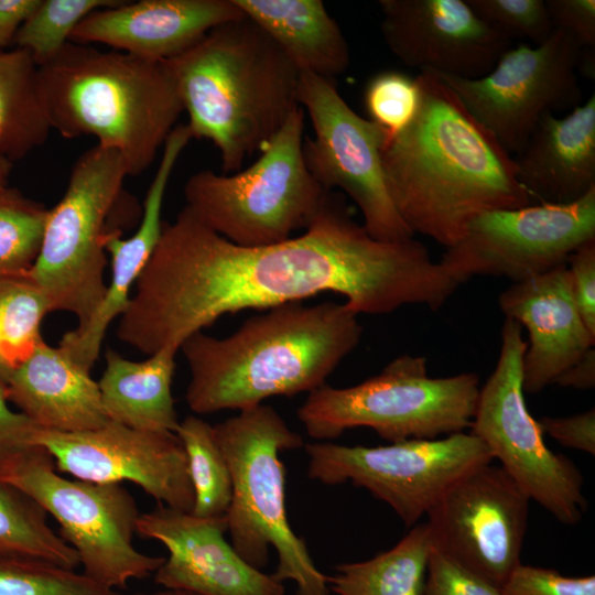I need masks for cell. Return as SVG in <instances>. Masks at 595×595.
<instances>
[{
  "mask_svg": "<svg viewBox=\"0 0 595 595\" xmlns=\"http://www.w3.org/2000/svg\"><path fill=\"white\" fill-rule=\"evenodd\" d=\"M53 131L39 66L24 50L0 53V155L12 163L42 147Z\"/></svg>",
  "mask_w": 595,
  "mask_h": 595,
  "instance_id": "cell-27",
  "label": "cell"
},
{
  "mask_svg": "<svg viewBox=\"0 0 595 595\" xmlns=\"http://www.w3.org/2000/svg\"><path fill=\"white\" fill-rule=\"evenodd\" d=\"M364 102L369 120L381 129L385 140L392 138L410 125L418 111L416 77L398 71L378 73L365 88Z\"/></svg>",
  "mask_w": 595,
  "mask_h": 595,
  "instance_id": "cell-35",
  "label": "cell"
},
{
  "mask_svg": "<svg viewBox=\"0 0 595 595\" xmlns=\"http://www.w3.org/2000/svg\"><path fill=\"white\" fill-rule=\"evenodd\" d=\"M512 158L534 204L583 197L595 187V95L563 117L545 115Z\"/></svg>",
  "mask_w": 595,
  "mask_h": 595,
  "instance_id": "cell-23",
  "label": "cell"
},
{
  "mask_svg": "<svg viewBox=\"0 0 595 595\" xmlns=\"http://www.w3.org/2000/svg\"><path fill=\"white\" fill-rule=\"evenodd\" d=\"M52 313L47 300L29 278L0 277V382L4 386L44 340L42 322Z\"/></svg>",
  "mask_w": 595,
  "mask_h": 595,
  "instance_id": "cell-30",
  "label": "cell"
},
{
  "mask_svg": "<svg viewBox=\"0 0 595 595\" xmlns=\"http://www.w3.org/2000/svg\"><path fill=\"white\" fill-rule=\"evenodd\" d=\"M300 73L334 80L349 66V47L321 0H235Z\"/></svg>",
  "mask_w": 595,
  "mask_h": 595,
  "instance_id": "cell-25",
  "label": "cell"
},
{
  "mask_svg": "<svg viewBox=\"0 0 595 595\" xmlns=\"http://www.w3.org/2000/svg\"><path fill=\"white\" fill-rule=\"evenodd\" d=\"M479 389L474 372L431 378L424 357L402 355L360 383H325L310 392L298 418L316 440L354 428H369L390 443L432 440L470 428Z\"/></svg>",
  "mask_w": 595,
  "mask_h": 595,
  "instance_id": "cell-8",
  "label": "cell"
},
{
  "mask_svg": "<svg viewBox=\"0 0 595 595\" xmlns=\"http://www.w3.org/2000/svg\"><path fill=\"white\" fill-rule=\"evenodd\" d=\"M213 428L231 475L232 496L225 521L236 552L262 570L272 547L278 556L275 580L293 582L295 595H329L327 575L316 567L286 515L285 468L280 455L304 446L302 436L267 404L238 411Z\"/></svg>",
  "mask_w": 595,
  "mask_h": 595,
  "instance_id": "cell-6",
  "label": "cell"
},
{
  "mask_svg": "<svg viewBox=\"0 0 595 595\" xmlns=\"http://www.w3.org/2000/svg\"><path fill=\"white\" fill-rule=\"evenodd\" d=\"M40 0H0V53L8 50Z\"/></svg>",
  "mask_w": 595,
  "mask_h": 595,
  "instance_id": "cell-43",
  "label": "cell"
},
{
  "mask_svg": "<svg viewBox=\"0 0 595 595\" xmlns=\"http://www.w3.org/2000/svg\"><path fill=\"white\" fill-rule=\"evenodd\" d=\"M418 111L383 140L381 160L392 202L411 232L446 249L479 214L534 204L510 155L429 71L416 76Z\"/></svg>",
  "mask_w": 595,
  "mask_h": 595,
  "instance_id": "cell-2",
  "label": "cell"
},
{
  "mask_svg": "<svg viewBox=\"0 0 595 595\" xmlns=\"http://www.w3.org/2000/svg\"><path fill=\"white\" fill-rule=\"evenodd\" d=\"M582 53L569 33L554 29L538 45L510 46L483 77L469 79L429 72L448 86L512 155L522 150L545 115L582 104L576 75Z\"/></svg>",
  "mask_w": 595,
  "mask_h": 595,
  "instance_id": "cell-13",
  "label": "cell"
},
{
  "mask_svg": "<svg viewBox=\"0 0 595 595\" xmlns=\"http://www.w3.org/2000/svg\"><path fill=\"white\" fill-rule=\"evenodd\" d=\"M134 595H199L190 591L176 589V588H163L153 593H137Z\"/></svg>",
  "mask_w": 595,
  "mask_h": 595,
  "instance_id": "cell-46",
  "label": "cell"
},
{
  "mask_svg": "<svg viewBox=\"0 0 595 595\" xmlns=\"http://www.w3.org/2000/svg\"><path fill=\"white\" fill-rule=\"evenodd\" d=\"M0 558L43 561L75 570L76 551L47 523L46 511L30 496L0 483Z\"/></svg>",
  "mask_w": 595,
  "mask_h": 595,
  "instance_id": "cell-29",
  "label": "cell"
},
{
  "mask_svg": "<svg viewBox=\"0 0 595 595\" xmlns=\"http://www.w3.org/2000/svg\"><path fill=\"white\" fill-rule=\"evenodd\" d=\"M500 335L498 360L479 389L469 432L531 500L560 522L574 526L587 507L582 474L566 456L547 446L527 408L522 387L527 343L521 326L505 318Z\"/></svg>",
  "mask_w": 595,
  "mask_h": 595,
  "instance_id": "cell-10",
  "label": "cell"
},
{
  "mask_svg": "<svg viewBox=\"0 0 595 595\" xmlns=\"http://www.w3.org/2000/svg\"><path fill=\"white\" fill-rule=\"evenodd\" d=\"M35 444L52 456L56 469L77 479L128 480L159 504L186 512L193 509L187 457L176 433L141 431L108 420L87 432L39 429Z\"/></svg>",
  "mask_w": 595,
  "mask_h": 595,
  "instance_id": "cell-17",
  "label": "cell"
},
{
  "mask_svg": "<svg viewBox=\"0 0 595 595\" xmlns=\"http://www.w3.org/2000/svg\"><path fill=\"white\" fill-rule=\"evenodd\" d=\"M122 0H40L19 29L14 47L26 51L42 66L53 60L77 25L91 12L116 6Z\"/></svg>",
  "mask_w": 595,
  "mask_h": 595,
  "instance_id": "cell-33",
  "label": "cell"
},
{
  "mask_svg": "<svg viewBox=\"0 0 595 595\" xmlns=\"http://www.w3.org/2000/svg\"><path fill=\"white\" fill-rule=\"evenodd\" d=\"M177 351L166 347L144 360L134 361L108 349L106 367L98 381L107 419L136 430L175 433L180 421L172 381Z\"/></svg>",
  "mask_w": 595,
  "mask_h": 595,
  "instance_id": "cell-26",
  "label": "cell"
},
{
  "mask_svg": "<svg viewBox=\"0 0 595 595\" xmlns=\"http://www.w3.org/2000/svg\"><path fill=\"white\" fill-rule=\"evenodd\" d=\"M432 542L426 523L374 558L340 563L327 576L336 595H423Z\"/></svg>",
  "mask_w": 595,
  "mask_h": 595,
  "instance_id": "cell-28",
  "label": "cell"
},
{
  "mask_svg": "<svg viewBox=\"0 0 595 595\" xmlns=\"http://www.w3.org/2000/svg\"><path fill=\"white\" fill-rule=\"evenodd\" d=\"M501 591L505 595H595V576H564L552 569L521 563Z\"/></svg>",
  "mask_w": 595,
  "mask_h": 595,
  "instance_id": "cell-38",
  "label": "cell"
},
{
  "mask_svg": "<svg viewBox=\"0 0 595 595\" xmlns=\"http://www.w3.org/2000/svg\"><path fill=\"white\" fill-rule=\"evenodd\" d=\"M307 476L327 486L351 483L388 504L413 526L469 470L490 463L487 446L470 432L378 446L332 442L304 445Z\"/></svg>",
  "mask_w": 595,
  "mask_h": 595,
  "instance_id": "cell-12",
  "label": "cell"
},
{
  "mask_svg": "<svg viewBox=\"0 0 595 595\" xmlns=\"http://www.w3.org/2000/svg\"><path fill=\"white\" fill-rule=\"evenodd\" d=\"M13 163L0 155V190L9 186V178L12 172Z\"/></svg>",
  "mask_w": 595,
  "mask_h": 595,
  "instance_id": "cell-45",
  "label": "cell"
},
{
  "mask_svg": "<svg viewBox=\"0 0 595 595\" xmlns=\"http://www.w3.org/2000/svg\"><path fill=\"white\" fill-rule=\"evenodd\" d=\"M0 595H121L83 573L43 561L0 558Z\"/></svg>",
  "mask_w": 595,
  "mask_h": 595,
  "instance_id": "cell-34",
  "label": "cell"
},
{
  "mask_svg": "<svg viewBox=\"0 0 595 595\" xmlns=\"http://www.w3.org/2000/svg\"><path fill=\"white\" fill-rule=\"evenodd\" d=\"M175 433L186 453L194 490L191 513L202 518L225 517L231 501L232 482L213 425L188 415L180 422Z\"/></svg>",
  "mask_w": 595,
  "mask_h": 595,
  "instance_id": "cell-31",
  "label": "cell"
},
{
  "mask_svg": "<svg viewBox=\"0 0 595 595\" xmlns=\"http://www.w3.org/2000/svg\"><path fill=\"white\" fill-rule=\"evenodd\" d=\"M505 318L528 332L522 359L524 393H538L594 347L577 309L566 263L512 283L498 298Z\"/></svg>",
  "mask_w": 595,
  "mask_h": 595,
  "instance_id": "cell-21",
  "label": "cell"
},
{
  "mask_svg": "<svg viewBox=\"0 0 595 595\" xmlns=\"http://www.w3.org/2000/svg\"><path fill=\"white\" fill-rule=\"evenodd\" d=\"M554 29L569 33L582 48H595L594 0H545Z\"/></svg>",
  "mask_w": 595,
  "mask_h": 595,
  "instance_id": "cell-41",
  "label": "cell"
},
{
  "mask_svg": "<svg viewBox=\"0 0 595 595\" xmlns=\"http://www.w3.org/2000/svg\"><path fill=\"white\" fill-rule=\"evenodd\" d=\"M4 388L9 402L40 429L87 432L108 421L90 371L44 340Z\"/></svg>",
  "mask_w": 595,
  "mask_h": 595,
  "instance_id": "cell-24",
  "label": "cell"
},
{
  "mask_svg": "<svg viewBox=\"0 0 595 595\" xmlns=\"http://www.w3.org/2000/svg\"><path fill=\"white\" fill-rule=\"evenodd\" d=\"M530 501L500 465L478 466L428 511L432 548L502 588L521 564Z\"/></svg>",
  "mask_w": 595,
  "mask_h": 595,
  "instance_id": "cell-16",
  "label": "cell"
},
{
  "mask_svg": "<svg viewBox=\"0 0 595 595\" xmlns=\"http://www.w3.org/2000/svg\"><path fill=\"white\" fill-rule=\"evenodd\" d=\"M0 382V483H9L17 470L42 447L35 444L40 429L23 413L13 411Z\"/></svg>",
  "mask_w": 595,
  "mask_h": 595,
  "instance_id": "cell-37",
  "label": "cell"
},
{
  "mask_svg": "<svg viewBox=\"0 0 595 595\" xmlns=\"http://www.w3.org/2000/svg\"><path fill=\"white\" fill-rule=\"evenodd\" d=\"M304 109L299 106L250 166L232 174L202 170L184 186L186 205L212 230L240 246L285 241L306 229L328 192L303 158Z\"/></svg>",
  "mask_w": 595,
  "mask_h": 595,
  "instance_id": "cell-9",
  "label": "cell"
},
{
  "mask_svg": "<svg viewBox=\"0 0 595 595\" xmlns=\"http://www.w3.org/2000/svg\"><path fill=\"white\" fill-rule=\"evenodd\" d=\"M423 595H505L501 588L432 548Z\"/></svg>",
  "mask_w": 595,
  "mask_h": 595,
  "instance_id": "cell-39",
  "label": "cell"
},
{
  "mask_svg": "<svg viewBox=\"0 0 595 595\" xmlns=\"http://www.w3.org/2000/svg\"><path fill=\"white\" fill-rule=\"evenodd\" d=\"M11 484L34 499L60 524V537L77 553L90 580L112 589L150 576L165 558L138 551L132 537L139 510L116 483L71 480L55 470L42 447L13 475Z\"/></svg>",
  "mask_w": 595,
  "mask_h": 595,
  "instance_id": "cell-11",
  "label": "cell"
},
{
  "mask_svg": "<svg viewBox=\"0 0 595 595\" xmlns=\"http://www.w3.org/2000/svg\"><path fill=\"white\" fill-rule=\"evenodd\" d=\"M462 285L414 237L372 238L339 193L328 192L304 232L268 246L221 237L184 206L161 237L118 318L117 337L150 356L181 345L225 314L268 310L323 292L358 314L404 305L441 309Z\"/></svg>",
  "mask_w": 595,
  "mask_h": 595,
  "instance_id": "cell-1",
  "label": "cell"
},
{
  "mask_svg": "<svg viewBox=\"0 0 595 595\" xmlns=\"http://www.w3.org/2000/svg\"><path fill=\"white\" fill-rule=\"evenodd\" d=\"M39 76L52 129L117 151L129 176L151 166L184 111L165 62L116 50L68 42Z\"/></svg>",
  "mask_w": 595,
  "mask_h": 595,
  "instance_id": "cell-5",
  "label": "cell"
},
{
  "mask_svg": "<svg viewBox=\"0 0 595 595\" xmlns=\"http://www.w3.org/2000/svg\"><path fill=\"white\" fill-rule=\"evenodd\" d=\"M474 12L509 40L527 39L534 45L553 32L545 0H466Z\"/></svg>",
  "mask_w": 595,
  "mask_h": 595,
  "instance_id": "cell-36",
  "label": "cell"
},
{
  "mask_svg": "<svg viewBox=\"0 0 595 595\" xmlns=\"http://www.w3.org/2000/svg\"><path fill=\"white\" fill-rule=\"evenodd\" d=\"M136 532L161 542L169 556L154 572L163 588L199 595H285L282 582L247 563L225 539V517L202 518L158 504L140 513Z\"/></svg>",
  "mask_w": 595,
  "mask_h": 595,
  "instance_id": "cell-19",
  "label": "cell"
},
{
  "mask_svg": "<svg viewBox=\"0 0 595 595\" xmlns=\"http://www.w3.org/2000/svg\"><path fill=\"white\" fill-rule=\"evenodd\" d=\"M542 433L563 446L595 454V410L565 418L543 416L538 421Z\"/></svg>",
  "mask_w": 595,
  "mask_h": 595,
  "instance_id": "cell-42",
  "label": "cell"
},
{
  "mask_svg": "<svg viewBox=\"0 0 595 595\" xmlns=\"http://www.w3.org/2000/svg\"><path fill=\"white\" fill-rule=\"evenodd\" d=\"M566 268L580 314L595 335V239L576 248L567 258Z\"/></svg>",
  "mask_w": 595,
  "mask_h": 595,
  "instance_id": "cell-40",
  "label": "cell"
},
{
  "mask_svg": "<svg viewBox=\"0 0 595 595\" xmlns=\"http://www.w3.org/2000/svg\"><path fill=\"white\" fill-rule=\"evenodd\" d=\"M591 239H595V187L572 203L484 212L440 261L463 283L474 275L517 283L565 264Z\"/></svg>",
  "mask_w": 595,
  "mask_h": 595,
  "instance_id": "cell-15",
  "label": "cell"
},
{
  "mask_svg": "<svg viewBox=\"0 0 595 595\" xmlns=\"http://www.w3.org/2000/svg\"><path fill=\"white\" fill-rule=\"evenodd\" d=\"M244 15L235 0H122L88 14L74 30L71 42L101 44L165 62L214 28Z\"/></svg>",
  "mask_w": 595,
  "mask_h": 595,
  "instance_id": "cell-20",
  "label": "cell"
},
{
  "mask_svg": "<svg viewBox=\"0 0 595 595\" xmlns=\"http://www.w3.org/2000/svg\"><path fill=\"white\" fill-rule=\"evenodd\" d=\"M48 208L17 188L0 190V277L26 274L42 242Z\"/></svg>",
  "mask_w": 595,
  "mask_h": 595,
  "instance_id": "cell-32",
  "label": "cell"
},
{
  "mask_svg": "<svg viewBox=\"0 0 595 595\" xmlns=\"http://www.w3.org/2000/svg\"><path fill=\"white\" fill-rule=\"evenodd\" d=\"M122 156L99 144L83 152L61 199L48 208L39 255L28 272L51 312L65 311L84 325L106 292L107 241L121 230L111 217L133 198L125 191Z\"/></svg>",
  "mask_w": 595,
  "mask_h": 595,
  "instance_id": "cell-7",
  "label": "cell"
},
{
  "mask_svg": "<svg viewBox=\"0 0 595 595\" xmlns=\"http://www.w3.org/2000/svg\"><path fill=\"white\" fill-rule=\"evenodd\" d=\"M380 31L404 65L462 78L491 71L511 40L482 20L466 0H379Z\"/></svg>",
  "mask_w": 595,
  "mask_h": 595,
  "instance_id": "cell-18",
  "label": "cell"
},
{
  "mask_svg": "<svg viewBox=\"0 0 595 595\" xmlns=\"http://www.w3.org/2000/svg\"><path fill=\"white\" fill-rule=\"evenodd\" d=\"M165 63L192 138L217 148L227 174L261 151L300 106V72L246 15L214 28Z\"/></svg>",
  "mask_w": 595,
  "mask_h": 595,
  "instance_id": "cell-4",
  "label": "cell"
},
{
  "mask_svg": "<svg viewBox=\"0 0 595 595\" xmlns=\"http://www.w3.org/2000/svg\"><path fill=\"white\" fill-rule=\"evenodd\" d=\"M564 388L591 389L595 386V349H588L576 363L554 381ZM553 383V385H554Z\"/></svg>",
  "mask_w": 595,
  "mask_h": 595,
  "instance_id": "cell-44",
  "label": "cell"
},
{
  "mask_svg": "<svg viewBox=\"0 0 595 595\" xmlns=\"http://www.w3.org/2000/svg\"><path fill=\"white\" fill-rule=\"evenodd\" d=\"M190 141L188 133L182 128L174 129L167 137L144 198L137 230L128 238L116 235L107 241L111 278L101 302L84 325L66 332L58 343L64 353L89 371L99 357L108 327L126 311L132 289L159 242L166 187L176 162Z\"/></svg>",
  "mask_w": 595,
  "mask_h": 595,
  "instance_id": "cell-22",
  "label": "cell"
},
{
  "mask_svg": "<svg viewBox=\"0 0 595 595\" xmlns=\"http://www.w3.org/2000/svg\"><path fill=\"white\" fill-rule=\"evenodd\" d=\"M358 315L345 302H291L246 320L227 337L191 335L180 347L191 374L188 408L241 411L316 390L359 344Z\"/></svg>",
  "mask_w": 595,
  "mask_h": 595,
  "instance_id": "cell-3",
  "label": "cell"
},
{
  "mask_svg": "<svg viewBox=\"0 0 595 595\" xmlns=\"http://www.w3.org/2000/svg\"><path fill=\"white\" fill-rule=\"evenodd\" d=\"M298 102L307 112L314 136L303 139V158L327 192L339 188L357 205L363 226L375 239L401 241L414 237L389 193L381 160L385 136L357 115L334 80L300 73Z\"/></svg>",
  "mask_w": 595,
  "mask_h": 595,
  "instance_id": "cell-14",
  "label": "cell"
}]
</instances>
